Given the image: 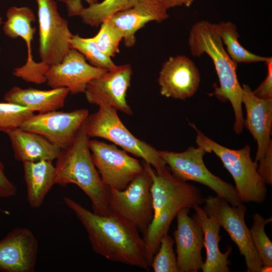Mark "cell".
Masks as SVG:
<instances>
[{"instance_id": "cell-1", "label": "cell", "mask_w": 272, "mask_h": 272, "mask_svg": "<svg viewBox=\"0 0 272 272\" xmlns=\"http://www.w3.org/2000/svg\"><path fill=\"white\" fill-rule=\"evenodd\" d=\"M63 200L85 228L95 253L113 262L149 270L145 242L136 227L111 211L99 215L69 197Z\"/></svg>"}, {"instance_id": "cell-2", "label": "cell", "mask_w": 272, "mask_h": 272, "mask_svg": "<svg viewBox=\"0 0 272 272\" xmlns=\"http://www.w3.org/2000/svg\"><path fill=\"white\" fill-rule=\"evenodd\" d=\"M148 169L152 179L150 190L154 215L143 238L147 261L151 267L160 240L168 233L178 212L183 208L200 206L204 202V198L200 189L175 178L168 167L157 172L148 164Z\"/></svg>"}, {"instance_id": "cell-3", "label": "cell", "mask_w": 272, "mask_h": 272, "mask_svg": "<svg viewBox=\"0 0 272 272\" xmlns=\"http://www.w3.org/2000/svg\"><path fill=\"white\" fill-rule=\"evenodd\" d=\"M188 45L192 55L207 54L213 60L220 86L215 87L211 95L222 101L230 102L234 112V130L240 134L244 127L242 111V88L236 74L237 64L225 50L216 24L202 20L195 23L189 32Z\"/></svg>"}, {"instance_id": "cell-4", "label": "cell", "mask_w": 272, "mask_h": 272, "mask_svg": "<svg viewBox=\"0 0 272 272\" xmlns=\"http://www.w3.org/2000/svg\"><path fill=\"white\" fill-rule=\"evenodd\" d=\"M85 121L73 142L61 149L55 166V184H75L89 197L93 212L106 215L110 213L108 191L93 163L89 146Z\"/></svg>"}, {"instance_id": "cell-5", "label": "cell", "mask_w": 272, "mask_h": 272, "mask_svg": "<svg viewBox=\"0 0 272 272\" xmlns=\"http://www.w3.org/2000/svg\"><path fill=\"white\" fill-rule=\"evenodd\" d=\"M196 143L206 153L213 152L222 162L232 176L235 189L242 202L262 203L266 198V184L257 171L258 163L250 157L248 145L239 150H233L220 145L206 136L194 125Z\"/></svg>"}, {"instance_id": "cell-6", "label": "cell", "mask_w": 272, "mask_h": 272, "mask_svg": "<svg viewBox=\"0 0 272 272\" xmlns=\"http://www.w3.org/2000/svg\"><path fill=\"white\" fill-rule=\"evenodd\" d=\"M89 137L103 138L150 164L157 172L167 168V165L155 148L134 137L124 126L115 108L99 106L85 121Z\"/></svg>"}, {"instance_id": "cell-7", "label": "cell", "mask_w": 272, "mask_h": 272, "mask_svg": "<svg viewBox=\"0 0 272 272\" xmlns=\"http://www.w3.org/2000/svg\"><path fill=\"white\" fill-rule=\"evenodd\" d=\"M143 171L123 190L108 188L110 211L136 227L144 234L153 218L152 183L148 163L143 160Z\"/></svg>"}, {"instance_id": "cell-8", "label": "cell", "mask_w": 272, "mask_h": 272, "mask_svg": "<svg viewBox=\"0 0 272 272\" xmlns=\"http://www.w3.org/2000/svg\"><path fill=\"white\" fill-rule=\"evenodd\" d=\"M158 151L172 175L178 180L183 182L193 181L206 185L232 206H238L243 203L235 186L214 175L207 168L203 159L206 152L202 147H190L179 153Z\"/></svg>"}, {"instance_id": "cell-9", "label": "cell", "mask_w": 272, "mask_h": 272, "mask_svg": "<svg viewBox=\"0 0 272 272\" xmlns=\"http://www.w3.org/2000/svg\"><path fill=\"white\" fill-rule=\"evenodd\" d=\"M203 210L209 217L215 218L237 245L244 256L247 272H260L262 263L253 244L250 229L245 222L246 207L243 203L231 206L226 199L217 196L204 198Z\"/></svg>"}, {"instance_id": "cell-10", "label": "cell", "mask_w": 272, "mask_h": 272, "mask_svg": "<svg viewBox=\"0 0 272 272\" xmlns=\"http://www.w3.org/2000/svg\"><path fill=\"white\" fill-rule=\"evenodd\" d=\"M39 25L38 52L41 61L51 65L59 63L71 48L74 34L68 21L61 16L54 0H36Z\"/></svg>"}, {"instance_id": "cell-11", "label": "cell", "mask_w": 272, "mask_h": 272, "mask_svg": "<svg viewBox=\"0 0 272 272\" xmlns=\"http://www.w3.org/2000/svg\"><path fill=\"white\" fill-rule=\"evenodd\" d=\"M89 146L94 165L107 188L124 189L144 169L141 162L114 144L89 140Z\"/></svg>"}, {"instance_id": "cell-12", "label": "cell", "mask_w": 272, "mask_h": 272, "mask_svg": "<svg viewBox=\"0 0 272 272\" xmlns=\"http://www.w3.org/2000/svg\"><path fill=\"white\" fill-rule=\"evenodd\" d=\"M6 15L7 20L3 26L5 35L12 39L21 38L27 48L26 63L14 69L13 74L27 82L36 84L46 83L45 75L49 65L41 61H35L32 54V41L36 30L32 25L36 20L33 11L28 7L12 6Z\"/></svg>"}, {"instance_id": "cell-13", "label": "cell", "mask_w": 272, "mask_h": 272, "mask_svg": "<svg viewBox=\"0 0 272 272\" xmlns=\"http://www.w3.org/2000/svg\"><path fill=\"white\" fill-rule=\"evenodd\" d=\"M88 116V110L84 108L69 112L54 110L33 114L19 127L39 134L62 149L73 142Z\"/></svg>"}, {"instance_id": "cell-14", "label": "cell", "mask_w": 272, "mask_h": 272, "mask_svg": "<svg viewBox=\"0 0 272 272\" xmlns=\"http://www.w3.org/2000/svg\"><path fill=\"white\" fill-rule=\"evenodd\" d=\"M132 75L129 64L116 65L90 81L85 94L87 101L99 106H109L131 115L132 111L126 100Z\"/></svg>"}, {"instance_id": "cell-15", "label": "cell", "mask_w": 272, "mask_h": 272, "mask_svg": "<svg viewBox=\"0 0 272 272\" xmlns=\"http://www.w3.org/2000/svg\"><path fill=\"white\" fill-rule=\"evenodd\" d=\"M107 71L88 63L84 55L71 48L59 63L49 66L46 83L51 88H66L72 94L85 93L90 81Z\"/></svg>"}, {"instance_id": "cell-16", "label": "cell", "mask_w": 272, "mask_h": 272, "mask_svg": "<svg viewBox=\"0 0 272 272\" xmlns=\"http://www.w3.org/2000/svg\"><path fill=\"white\" fill-rule=\"evenodd\" d=\"M189 208L177 214V228L173 233L179 272H197L203 264L201 251L203 233L200 225L189 216Z\"/></svg>"}, {"instance_id": "cell-17", "label": "cell", "mask_w": 272, "mask_h": 272, "mask_svg": "<svg viewBox=\"0 0 272 272\" xmlns=\"http://www.w3.org/2000/svg\"><path fill=\"white\" fill-rule=\"evenodd\" d=\"M38 250L37 239L30 229L15 228L0 240V270L34 271Z\"/></svg>"}, {"instance_id": "cell-18", "label": "cell", "mask_w": 272, "mask_h": 272, "mask_svg": "<svg viewBox=\"0 0 272 272\" xmlns=\"http://www.w3.org/2000/svg\"><path fill=\"white\" fill-rule=\"evenodd\" d=\"M158 81L162 96L184 100L196 93L200 76L192 60L178 55L170 57L163 64Z\"/></svg>"}, {"instance_id": "cell-19", "label": "cell", "mask_w": 272, "mask_h": 272, "mask_svg": "<svg viewBox=\"0 0 272 272\" xmlns=\"http://www.w3.org/2000/svg\"><path fill=\"white\" fill-rule=\"evenodd\" d=\"M242 103L246 110L245 126L257 144L255 161L261 160L268 147L272 144L270 139L272 124V99H263L255 96L247 85H242Z\"/></svg>"}, {"instance_id": "cell-20", "label": "cell", "mask_w": 272, "mask_h": 272, "mask_svg": "<svg viewBox=\"0 0 272 272\" xmlns=\"http://www.w3.org/2000/svg\"><path fill=\"white\" fill-rule=\"evenodd\" d=\"M167 9L161 0H139L132 7L117 13L108 20L123 35L126 47H132L135 33L148 22H161L169 17Z\"/></svg>"}, {"instance_id": "cell-21", "label": "cell", "mask_w": 272, "mask_h": 272, "mask_svg": "<svg viewBox=\"0 0 272 272\" xmlns=\"http://www.w3.org/2000/svg\"><path fill=\"white\" fill-rule=\"evenodd\" d=\"M192 209L195 211L192 218L200 225L203 233V245L207 252L206 259L201 269L203 272L230 271L228 258L232 247L229 246L224 253L220 251V224L215 218L207 216L200 206H194Z\"/></svg>"}, {"instance_id": "cell-22", "label": "cell", "mask_w": 272, "mask_h": 272, "mask_svg": "<svg viewBox=\"0 0 272 272\" xmlns=\"http://www.w3.org/2000/svg\"><path fill=\"white\" fill-rule=\"evenodd\" d=\"M14 153L19 161L38 162L56 159L61 149L43 136L20 127L7 133Z\"/></svg>"}, {"instance_id": "cell-23", "label": "cell", "mask_w": 272, "mask_h": 272, "mask_svg": "<svg viewBox=\"0 0 272 272\" xmlns=\"http://www.w3.org/2000/svg\"><path fill=\"white\" fill-rule=\"evenodd\" d=\"M69 93L66 88L41 90L31 87L23 89L14 86L5 93L4 98L6 102L26 107L33 112L38 111L43 113L63 107Z\"/></svg>"}, {"instance_id": "cell-24", "label": "cell", "mask_w": 272, "mask_h": 272, "mask_svg": "<svg viewBox=\"0 0 272 272\" xmlns=\"http://www.w3.org/2000/svg\"><path fill=\"white\" fill-rule=\"evenodd\" d=\"M52 162H23L27 200L33 208L41 207L46 194L55 184V169Z\"/></svg>"}, {"instance_id": "cell-25", "label": "cell", "mask_w": 272, "mask_h": 272, "mask_svg": "<svg viewBox=\"0 0 272 272\" xmlns=\"http://www.w3.org/2000/svg\"><path fill=\"white\" fill-rule=\"evenodd\" d=\"M217 31L222 42L226 45L227 52L237 64L239 63L265 62L268 57L251 53L244 48L238 41L239 33L236 26L230 21L216 24Z\"/></svg>"}, {"instance_id": "cell-26", "label": "cell", "mask_w": 272, "mask_h": 272, "mask_svg": "<svg viewBox=\"0 0 272 272\" xmlns=\"http://www.w3.org/2000/svg\"><path fill=\"white\" fill-rule=\"evenodd\" d=\"M138 1L103 0L84 8L79 16L85 24L97 27L117 13L132 7Z\"/></svg>"}, {"instance_id": "cell-27", "label": "cell", "mask_w": 272, "mask_h": 272, "mask_svg": "<svg viewBox=\"0 0 272 272\" xmlns=\"http://www.w3.org/2000/svg\"><path fill=\"white\" fill-rule=\"evenodd\" d=\"M253 223L250 229L253 244L257 252L262 266L272 267V243L265 232V225L272 218L264 219L258 213L253 215Z\"/></svg>"}, {"instance_id": "cell-28", "label": "cell", "mask_w": 272, "mask_h": 272, "mask_svg": "<svg viewBox=\"0 0 272 272\" xmlns=\"http://www.w3.org/2000/svg\"><path fill=\"white\" fill-rule=\"evenodd\" d=\"M71 47L81 52L91 64L107 71L114 69V64L110 57L103 53L97 47L93 37L83 38L74 35L70 40Z\"/></svg>"}, {"instance_id": "cell-29", "label": "cell", "mask_w": 272, "mask_h": 272, "mask_svg": "<svg viewBox=\"0 0 272 272\" xmlns=\"http://www.w3.org/2000/svg\"><path fill=\"white\" fill-rule=\"evenodd\" d=\"M93 38L99 49L111 58L119 52V46L123 35L118 28L107 20L101 24L99 31Z\"/></svg>"}, {"instance_id": "cell-30", "label": "cell", "mask_w": 272, "mask_h": 272, "mask_svg": "<svg viewBox=\"0 0 272 272\" xmlns=\"http://www.w3.org/2000/svg\"><path fill=\"white\" fill-rule=\"evenodd\" d=\"M174 240L168 233L161 239L151 266L154 272H179L173 249Z\"/></svg>"}, {"instance_id": "cell-31", "label": "cell", "mask_w": 272, "mask_h": 272, "mask_svg": "<svg viewBox=\"0 0 272 272\" xmlns=\"http://www.w3.org/2000/svg\"><path fill=\"white\" fill-rule=\"evenodd\" d=\"M33 112L20 105L5 102H0V131L7 133L19 127Z\"/></svg>"}, {"instance_id": "cell-32", "label": "cell", "mask_w": 272, "mask_h": 272, "mask_svg": "<svg viewBox=\"0 0 272 272\" xmlns=\"http://www.w3.org/2000/svg\"><path fill=\"white\" fill-rule=\"evenodd\" d=\"M265 63L267 67L266 77L252 92L257 97L263 99H272V57H268Z\"/></svg>"}, {"instance_id": "cell-33", "label": "cell", "mask_w": 272, "mask_h": 272, "mask_svg": "<svg viewBox=\"0 0 272 272\" xmlns=\"http://www.w3.org/2000/svg\"><path fill=\"white\" fill-rule=\"evenodd\" d=\"M259 162L257 173L265 184L272 185V144L268 147L263 159Z\"/></svg>"}, {"instance_id": "cell-34", "label": "cell", "mask_w": 272, "mask_h": 272, "mask_svg": "<svg viewBox=\"0 0 272 272\" xmlns=\"http://www.w3.org/2000/svg\"><path fill=\"white\" fill-rule=\"evenodd\" d=\"M16 192V187L6 175L4 165L0 161V197H11L15 195Z\"/></svg>"}, {"instance_id": "cell-35", "label": "cell", "mask_w": 272, "mask_h": 272, "mask_svg": "<svg viewBox=\"0 0 272 272\" xmlns=\"http://www.w3.org/2000/svg\"><path fill=\"white\" fill-rule=\"evenodd\" d=\"M65 4L69 16H79L81 12L84 9L82 3V1L87 3L89 6L98 3L97 0H58Z\"/></svg>"}, {"instance_id": "cell-36", "label": "cell", "mask_w": 272, "mask_h": 272, "mask_svg": "<svg viewBox=\"0 0 272 272\" xmlns=\"http://www.w3.org/2000/svg\"><path fill=\"white\" fill-rule=\"evenodd\" d=\"M161 1L167 9L175 7L181 6L179 0H161Z\"/></svg>"}, {"instance_id": "cell-37", "label": "cell", "mask_w": 272, "mask_h": 272, "mask_svg": "<svg viewBox=\"0 0 272 272\" xmlns=\"http://www.w3.org/2000/svg\"><path fill=\"white\" fill-rule=\"evenodd\" d=\"M181 6L184 5L185 7H189L193 2L194 0H179Z\"/></svg>"}, {"instance_id": "cell-38", "label": "cell", "mask_w": 272, "mask_h": 272, "mask_svg": "<svg viewBox=\"0 0 272 272\" xmlns=\"http://www.w3.org/2000/svg\"><path fill=\"white\" fill-rule=\"evenodd\" d=\"M3 24V22H2V17L0 16V26ZM1 46H0V57H1Z\"/></svg>"}]
</instances>
